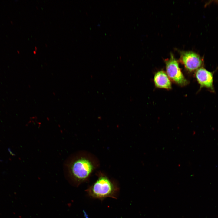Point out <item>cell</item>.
<instances>
[{"mask_svg": "<svg viewBox=\"0 0 218 218\" xmlns=\"http://www.w3.org/2000/svg\"><path fill=\"white\" fill-rule=\"evenodd\" d=\"M195 76L200 85V89L205 88L214 91L213 72L202 67L195 71Z\"/></svg>", "mask_w": 218, "mask_h": 218, "instance_id": "5", "label": "cell"}, {"mask_svg": "<svg viewBox=\"0 0 218 218\" xmlns=\"http://www.w3.org/2000/svg\"><path fill=\"white\" fill-rule=\"evenodd\" d=\"M166 74L170 80L181 86L187 85L189 81L185 78L179 67L178 61L172 53L169 59L165 60Z\"/></svg>", "mask_w": 218, "mask_h": 218, "instance_id": "3", "label": "cell"}, {"mask_svg": "<svg viewBox=\"0 0 218 218\" xmlns=\"http://www.w3.org/2000/svg\"><path fill=\"white\" fill-rule=\"evenodd\" d=\"M179 61L189 72L195 71L202 67L203 60L200 56L192 51H181Z\"/></svg>", "mask_w": 218, "mask_h": 218, "instance_id": "4", "label": "cell"}, {"mask_svg": "<svg viewBox=\"0 0 218 218\" xmlns=\"http://www.w3.org/2000/svg\"><path fill=\"white\" fill-rule=\"evenodd\" d=\"M100 165L99 159L94 154L81 151L74 155L66 163L65 172L71 183L78 186L88 181Z\"/></svg>", "mask_w": 218, "mask_h": 218, "instance_id": "1", "label": "cell"}, {"mask_svg": "<svg viewBox=\"0 0 218 218\" xmlns=\"http://www.w3.org/2000/svg\"><path fill=\"white\" fill-rule=\"evenodd\" d=\"M154 81L157 88L168 90L172 88L170 80L166 73L163 71H159L155 73Z\"/></svg>", "mask_w": 218, "mask_h": 218, "instance_id": "6", "label": "cell"}, {"mask_svg": "<svg viewBox=\"0 0 218 218\" xmlns=\"http://www.w3.org/2000/svg\"><path fill=\"white\" fill-rule=\"evenodd\" d=\"M96 174L97 180L85 190L88 196L101 201L107 197L117 199L120 190L118 182L101 171L97 172Z\"/></svg>", "mask_w": 218, "mask_h": 218, "instance_id": "2", "label": "cell"}]
</instances>
